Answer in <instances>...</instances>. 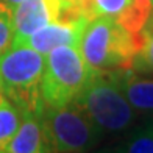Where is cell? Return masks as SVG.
<instances>
[{
	"mask_svg": "<svg viewBox=\"0 0 153 153\" xmlns=\"http://www.w3.org/2000/svg\"><path fill=\"white\" fill-rule=\"evenodd\" d=\"M13 45L11 11L0 3V55Z\"/></svg>",
	"mask_w": 153,
	"mask_h": 153,
	"instance_id": "14",
	"label": "cell"
},
{
	"mask_svg": "<svg viewBox=\"0 0 153 153\" xmlns=\"http://www.w3.org/2000/svg\"><path fill=\"white\" fill-rule=\"evenodd\" d=\"M114 153H153V123L133 131Z\"/></svg>",
	"mask_w": 153,
	"mask_h": 153,
	"instance_id": "13",
	"label": "cell"
},
{
	"mask_svg": "<svg viewBox=\"0 0 153 153\" xmlns=\"http://www.w3.org/2000/svg\"><path fill=\"white\" fill-rule=\"evenodd\" d=\"M0 94H2V91H0Z\"/></svg>",
	"mask_w": 153,
	"mask_h": 153,
	"instance_id": "19",
	"label": "cell"
},
{
	"mask_svg": "<svg viewBox=\"0 0 153 153\" xmlns=\"http://www.w3.org/2000/svg\"><path fill=\"white\" fill-rule=\"evenodd\" d=\"M95 17L114 19L141 42V31L153 11L150 0H91Z\"/></svg>",
	"mask_w": 153,
	"mask_h": 153,
	"instance_id": "7",
	"label": "cell"
},
{
	"mask_svg": "<svg viewBox=\"0 0 153 153\" xmlns=\"http://www.w3.org/2000/svg\"><path fill=\"white\" fill-rule=\"evenodd\" d=\"M20 122H22V111L3 94H0V149H5V145L11 141Z\"/></svg>",
	"mask_w": 153,
	"mask_h": 153,
	"instance_id": "11",
	"label": "cell"
},
{
	"mask_svg": "<svg viewBox=\"0 0 153 153\" xmlns=\"http://www.w3.org/2000/svg\"><path fill=\"white\" fill-rule=\"evenodd\" d=\"M44 67L45 56L27 44H13L0 55V91L22 113L42 114Z\"/></svg>",
	"mask_w": 153,
	"mask_h": 153,
	"instance_id": "2",
	"label": "cell"
},
{
	"mask_svg": "<svg viewBox=\"0 0 153 153\" xmlns=\"http://www.w3.org/2000/svg\"><path fill=\"white\" fill-rule=\"evenodd\" d=\"M0 153H6V152H5V150H2V149H0Z\"/></svg>",
	"mask_w": 153,
	"mask_h": 153,
	"instance_id": "16",
	"label": "cell"
},
{
	"mask_svg": "<svg viewBox=\"0 0 153 153\" xmlns=\"http://www.w3.org/2000/svg\"><path fill=\"white\" fill-rule=\"evenodd\" d=\"M74 103L102 133L127 130L136 117L113 72H92Z\"/></svg>",
	"mask_w": 153,
	"mask_h": 153,
	"instance_id": "3",
	"label": "cell"
},
{
	"mask_svg": "<svg viewBox=\"0 0 153 153\" xmlns=\"http://www.w3.org/2000/svg\"><path fill=\"white\" fill-rule=\"evenodd\" d=\"M131 69L139 74L153 75V11L141 31V45Z\"/></svg>",
	"mask_w": 153,
	"mask_h": 153,
	"instance_id": "12",
	"label": "cell"
},
{
	"mask_svg": "<svg viewBox=\"0 0 153 153\" xmlns=\"http://www.w3.org/2000/svg\"><path fill=\"white\" fill-rule=\"evenodd\" d=\"M105 153H109V152H105Z\"/></svg>",
	"mask_w": 153,
	"mask_h": 153,
	"instance_id": "18",
	"label": "cell"
},
{
	"mask_svg": "<svg viewBox=\"0 0 153 153\" xmlns=\"http://www.w3.org/2000/svg\"><path fill=\"white\" fill-rule=\"evenodd\" d=\"M41 116L42 114L22 113V122L16 134L2 150L6 153H52Z\"/></svg>",
	"mask_w": 153,
	"mask_h": 153,
	"instance_id": "9",
	"label": "cell"
},
{
	"mask_svg": "<svg viewBox=\"0 0 153 153\" xmlns=\"http://www.w3.org/2000/svg\"><path fill=\"white\" fill-rule=\"evenodd\" d=\"M59 0H22L11 11L13 44H24L33 33L59 20Z\"/></svg>",
	"mask_w": 153,
	"mask_h": 153,
	"instance_id": "6",
	"label": "cell"
},
{
	"mask_svg": "<svg viewBox=\"0 0 153 153\" xmlns=\"http://www.w3.org/2000/svg\"><path fill=\"white\" fill-rule=\"evenodd\" d=\"M150 2H152V3H153V0H150Z\"/></svg>",
	"mask_w": 153,
	"mask_h": 153,
	"instance_id": "17",
	"label": "cell"
},
{
	"mask_svg": "<svg viewBox=\"0 0 153 153\" xmlns=\"http://www.w3.org/2000/svg\"><path fill=\"white\" fill-rule=\"evenodd\" d=\"M152 5H153V3H152Z\"/></svg>",
	"mask_w": 153,
	"mask_h": 153,
	"instance_id": "20",
	"label": "cell"
},
{
	"mask_svg": "<svg viewBox=\"0 0 153 153\" xmlns=\"http://www.w3.org/2000/svg\"><path fill=\"white\" fill-rule=\"evenodd\" d=\"M139 45V39L119 22L97 16L83 30L78 50L91 72H113L131 69Z\"/></svg>",
	"mask_w": 153,
	"mask_h": 153,
	"instance_id": "1",
	"label": "cell"
},
{
	"mask_svg": "<svg viewBox=\"0 0 153 153\" xmlns=\"http://www.w3.org/2000/svg\"><path fill=\"white\" fill-rule=\"evenodd\" d=\"M41 117L52 153H86L102 136V131L75 103L44 106Z\"/></svg>",
	"mask_w": 153,
	"mask_h": 153,
	"instance_id": "5",
	"label": "cell"
},
{
	"mask_svg": "<svg viewBox=\"0 0 153 153\" xmlns=\"http://www.w3.org/2000/svg\"><path fill=\"white\" fill-rule=\"evenodd\" d=\"M92 72L86 66L78 47L62 45L45 55L41 94L45 106L74 103Z\"/></svg>",
	"mask_w": 153,
	"mask_h": 153,
	"instance_id": "4",
	"label": "cell"
},
{
	"mask_svg": "<svg viewBox=\"0 0 153 153\" xmlns=\"http://www.w3.org/2000/svg\"><path fill=\"white\" fill-rule=\"evenodd\" d=\"M22 0H0V3H2L5 8H8L10 11H13V8L17 5V3H20Z\"/></svg>",
	"mask_w": 153,
	"mask_h": 153,
	"instance_id": "15",
	"label": "cell"
},
{
	"mask_svg": "<svg viewBox=\"0 0 153 153\" xmlns=\"http://www.w3.org/2000/svg\"><path fill=\"white\" fill-rule=\"evenodd\" d=\"M88 22L89 20H56L33 33L24 44L30 45L44 56L62 45L78 47Z\"/></svg>",
	"mask_w": 153,
	"mask_h": 153,
	"instance_id": "8",
	"label": "cell"
},
{
	"mask_svg": "<svg viewBox=\"0 0 153 153\" xmlns=\"http://www.w3.org/2000/svg\"><path fill=\"white\" fill-rule=\"evenodd\" d=\"M113 74L136 113H153V75L139 74L133 69L113 71Z\"/></svg>",
	"mask_w": 153,
	"mask_h": 153,
	"instance_id": "10",
	"label": "cell"
}]
</instances>
